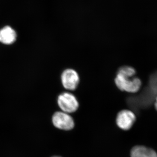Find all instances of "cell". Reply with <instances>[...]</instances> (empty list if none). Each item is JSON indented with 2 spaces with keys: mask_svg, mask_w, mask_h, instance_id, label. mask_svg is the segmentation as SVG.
<instances>
[{
  "mask_svg": "<svg viewBox=\"0 0 157 157\" xmlns=\"http://www.w3.org/2000/svg\"><path fill=\"white\" fill-rule=\"evenodd\" d=\"M135 120L136 116L135 113L128 109L121 110L118 113L116 117V123L118 126L124 130L131 128Z\"/></svg>",
  "mask_w": 157,
  "mask_h": 157,
  "instance_id": "obj_5",
  "label": "cell"
},
{
  "mask_svg": "<svg viewBox=\"0 0 157 157\" xmlns=\"http://www.w3.org/2000/svg\"><path fill=\"white\" fill-rule=\"evenodd\" d=\"M59 157V156H55V157Z\"/></svg>",
  "mask_w": 157,
  "mask_h": 157,
  "instance_id": "obj_10",
  "label": "cell"
},
{
  "mask_svg": "<svg viewBox=\"0 0 157 157\" xmlns=\"http://www.w3.org/2000/svg\"><path fill=\"white\" fill-rule=\"evenodd\" d=\"M52 123L55 127L61 130H71L74 128V122L73 117L69 113L63 111H57L52 117Z\"/></svg>",
  "mask_w": 157,
  "mask_h": 157,
  "instance_id": "obj_4",
  "label": "cell"
},
{
  "mask_svg": "<svg viewBox=\"0 0 157 157\" xmlns=\"http://www.w3.org/2000/svg\"><path fill=\"white\" fill-rule=\"evenodd\" d=\"M63 87L68 90H76L80 82V77L77 71L71 68L65 69L60 76Z\"/></svg>",
  "mask_w": 157,
  "mask_h": 157,
  "instance_id": "obj_3",
  "label": "cell"
},
{
  "mask_svg": "<svg viewBox=\"0 0 157 157\" xmlns=\"http://www.w3.org/2000/svg\"><path fill=\"white\" fill-rule=\"evenodd\" d=\"M150 81L157 82V72L152 75Z\"/></svg>",
  "mask_w": 157,
  "mask_h": 157,
  "instance_id": "obj_8",
  "label": "cell"
},
{
  "mask_svg": "<svg viewBox=\"0 0 157 157\" xmlns=\"http://www.w3.org/2000/svg\"><path fill=\"white\" fill-rule=\"evenodd\" d=\"M57 102L60 109L66 113L76 112L79 107V103L76 96L67 92L59 94L57 98Z\"/></svg>",
  "mask_w": 157,
  "mask_h": 157,
  "instance_id": "obj_2",
  "label": "cell"
},
{
  "mask_svg": "<svg viewBox=\"0 0 157 157\" xmlns=\"http://www.w3.org/2000/svg\"><path fill=\"white\" fill-rule=\"evenodd\" d=\"M17 38L16 32L11 27H5L0 30V42L10 45L15 42Z\"/></svg>",
  "mask_w": 157,
  "mask_h": 157,
  "instance_id": "obj_6",
  "label": "cell"
},
{
  "mask_svg": "<svg viewBox=\"0 0 157 157\" xmlns=\"http://www.w3.org/2000/svg\"><path fill=\"white\" fill-rule=\"evenodd\" d=\"M155 107L156 109L157 110V96L156 98L155 103Z\"/></svg>",
  "mask_w": 157,
  "mask_h": 157,
  "instance_id": "obj_9",
  "label": "cell"
},
{
  "mask_svg": "<svg viewBox=\"0 0 157 157\" xmlns=\"http://www.w3.org/2000/svg\"><path fill=\"white\" fill-rule=\"evenodd\" d=\"M131 157H157L155 151L144 146H135L131 151Z\"/></svg>",
  "mask_w": 157,
  "mask_h": 157,
  "instance_id": "obj_7",
  "label": "cell"
},
{
  "mask_svg": "<svg viewBox=\"0 0 157 157\" xmlns=\"http://www.w3.org/2000/svg\"><path fill=\"white\" fill-rule=\"evenodd\" d=\"M136 71L132 67L123 66L119 68L114 78L116 87L121 91L135 93L139 90L141 82L135 76Z\"/></svg>",
  "mask_w": 157,
  "mask_h": 157,
  "instance_id": "obj_1",
  "label": "cell"
}]
</instances>
